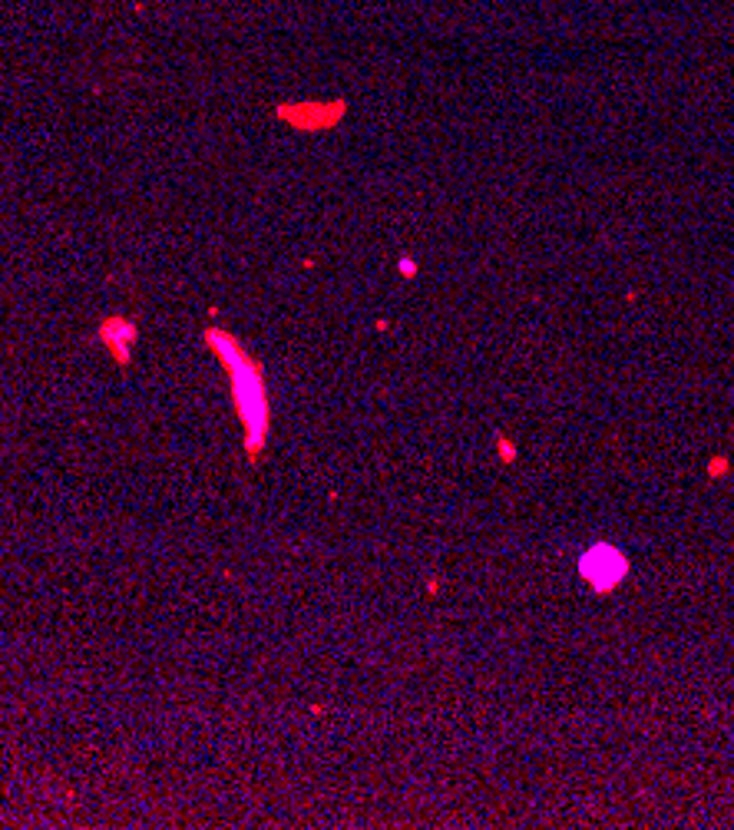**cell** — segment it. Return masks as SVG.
I'll use <instances>...</instances> for the list:
<instances>
[{
	"mask_svg": "<svg viewBox=\"0 0 734 830\" xmlns=\"http://www.w3.org/2000/svg\"><path fill=\"white\" fill-rule=\"evenodd\" d=\"M205 344L212 348L215 358L222 361L225 374H229L235 414L242 420L245 430V454L248 460H258L265 454L268 444V427H272V407H268V387H265V371L248 348L232 338L222 328H205Z\"/></svg>",
	"mask_w": 734,
	"mask_h": 830,
	"instance_id": "6da1fadb",
	"label": "cell"
},
{
	"mask_svg": "<svg viewBox=\"0 0 734 830\" xmlns=\"http://www.w3.org/2000/svg\"><path fill=\"white\" fill-rule=\"evenodd\" d=\"M579 573L596 592H612L619 582L629 576V559L622 549H615L609 543H599L582 553L579 559Z\"/></svg>",
	"mask_w": 734,
	"mask_h": 830,
	"instance_id": "7a4b0ae2",
	"label": "cell"
},
{
	"mask_svg": "<svg viewBox=\"0 0 734 830\" xmlns=\"http://www.w3.org/2000/svg\"><path fill=\"white\" fill-rule=\"evenodd\" d=\"M100 341L110 348L116 361L129 364V358H133V344H136V325L126 318H106L100 325Z\"/></svg>",
	"mask_w": 734,
	"mask_h": 830,
	"instance_id": "3957f363",
	"label": "cell"
}]
</instances>
